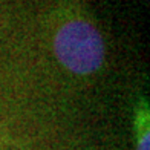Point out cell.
<instances>
[{"instance_id":"cell-1","label":"cell","mask_w":150,"mask_h":150,"mask_svg":"<svg viewBox=\"0 0 150 150\" xmlns=\"http://www.w3.org/2000/svg\"><path fill=\"white\" fill-rule=\"evenodd\" d=\"M57 60L77 75L97 72L104 63L106 47L101 34L84 20H71L57 31L54 38Z\"/></svg>"},{"instance_id":"cell-2","label":"cell","mask_w":150,"mask_h":150,"mask_svg":"<svg viewBox=\"0 0 150 150\" xmlns=\"http://www.w3.org/2000/svg\"><path fill=\"white\" fill-rule=\"evenodd\" d=\"M136 150H150L147 103H142L141 109L138 110V142H136Z\"/></svg>"}]
</instances>
